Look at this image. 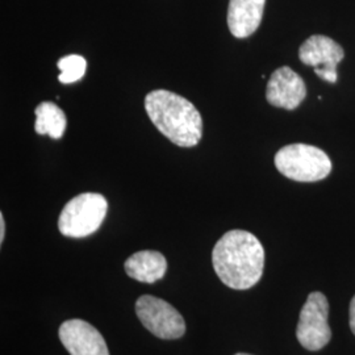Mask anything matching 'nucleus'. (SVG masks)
Returning <instances> with one entry per match:
<instances>
[{
	"label": "nucleus",
	"instance_id": "obj_8",
	"mask_svg": "<svg viewBox=\"0 0 355 355\" xmlns=\"http://www.w3.org/2000/svg\"><path fill=\"white\" fill-rule=\"evenodd\" d=\"M58 336L70 355H110L101 331L83 320L64 321Z\"/></svg>",
	"mask_w": 355,
	"mask_h": 355
},
{
	"label": "nucleus",
	"instance_id": "obj_7",
	"mask_svg": "<svg viewBox=\"0 0 355 355\" xmlns=\"http://www.w3.org/2000/svg\"><path fill=\"white\" fill-rule=\"evenodd\" d=\"M300 61L306 66H312L315 73L321 79L336 83L337 82V64L345 57V51L334 40L315 35L305 40L299 49Z\"/></svg>",
	"mask_w": 355,
	"mask_h": 355
},
{
	"label": "nucleus",
	"instance_id": "obj_13",
	"mask_svg": "<svg viewBox=\"0 0 355 355\" xmlns=\"http://www.w3.org/2000/svg\"><path fill=\"white\" fill-rule=\"evenodd\" d=\"M58 69L61 70V74L58 76L60 82L64 85L74 83L76 80L82 79L86 74L87 62L82 55H66L58 61Z\"/></svg>",
	"mask_w": 355,
	"mask_h": 355
},
{
	"label": "nucleus",
	"instance_id": "obj_2",
	"mask_svg": "<svg viewBox=\"0 0 355 355\" xmlns=\"http://www.w3.org/2000/svg\"><path fill=\"white\" fill-rule=\"evenodd\" d=\"M145 110L155 128L178 146H196L203 136V120L186 98L167 89L146 95Z\"/></svg>",
	"mask_w": 355,
	"mask_h": 355
},
{
	"label": "nucleus",
	"instance_id": "obj_15",
	"mask_svg": "<svg viewBox=\"0 0 355 355\" xmlns=\"http://www.w3.org/2000/svg\"><path fill=\"white\" fill-rule=\"evenodd\" d=\"M4 234H6V223H4V216L0 214V243L4 241Z\"/></svg>",
	"mask_w": 355,
	"mask_h": 355
},
{
	"label": "nucleus",
	"instance_id": "obj_16",
	"mask_svg": "<svg viewBox=\"0 0 355 355\" xmlns=\"http://www.w3.org/2000/svg\"><path fill=\"white\" fill-rule=\"evenodd\" d=\"M236 355H250V354H243V353H239V354H236Z\"/></svg>",
	"mask_w": 355,
	"mask_h": 355
},
{
	"label": "nucleus",
	"instance_id": "obj_11",
	"mask_svg": "<svg viewBox=\"0 0 355 355\" xmlns=\"http://www.w3.org/2000/svg\"><path fill=\"white\" fill-rule=\"evenodd\" d=\"M124 267L132 279L141 283H155L165 277L167 262L158 252L142 250L129 257Z\"/></svg>",
	"mask_w": 355,
	"mask_h": 355
},
{
	"label": "nucleus",
	"instance_id": "obj_4",
	"mask_svg": "<svg viewBox=\"0 0 355 355\" xmlns=\"http://www.w3.org/2000/svg\"><path fill=\"white\" fill-rule=\"evenodd\" d=\"M107 211L108 203L101 193H80L64 205L58 218V229L66 237H87L101 228Z\"/></svg>",
	"mask_w": 355,
	"mask_h": 355
},
{
	"label": "nucleus",
	"instance_id": "obj_1",
	"mask_svg": "<svg viewBox=\"0 0 355 355\" xmlns=\"http://www.w3.org/2000/svg\"><path fill=\"white\" fill-rule=\"evenodd\" d=\"M212 263L217 277L233 290H249L263 274L265 250L259 240L246 230L225 233L215 245Z\"/></svg>",
	"mask_w": 355,
	"mask_h": 355
},
{
	"label": "nucleus",
	"instance_id": "obj_12",
	"mask_svg": "<svg viewBox=\"0 0 355 355\" xmlns=\"http://www.w3.org/2000/svg\"><path fill=\"white\" fill-rule=\"evenodd\" d=\"M35 129L38 135H48L53 140H60L64 136L67 119L64 111L54 103L42 102L36 108Z\"/></svg>",
	"mask_w": 355,
	"mask_h": 355
},
{
	"label": "nucleus",
	"instance_id": "obj_9",
	"mask_svg": "<svg viewBox=\"0 0 355 355\" xmlns=\"http://www.w3.org/2000/svg\"><path fill=\"white\" fill-rule=\"evenodd\" d=\"M305 96L306 87L304 80L291 67H279L270 76L267 83L266 99L271 105L292 111L302 104Z\"/></svg>",
	"mask_w": 355,
	"mask_h": 355
},
{
	"label": "nucleus",
	"instance_id": "obj_14",
	"mask_svg": "<svg viewBox=\"0 0 355 355\" xmlns=\"http://www.w3.org/2000/svg\"><path fill=\"white\" fill-rule=\"evenodd\" d=\"M350 328L355 334V296L350 303Z\"/></svg>",
	"mask_w": 355,
	"mask_h": 355
},
{
	"label": "nucleus",
	"instance_id": "obj_10",
	"mask_svg": "<svg viewBox=\"0 0 355 355\" xmlns=\"http://www.w3.org/2000/svg\"><path fill=\"white\" fill-rule=\"evenodd\" d=\"M266 0H229L228 26L237 38L252 36L262 21Z\"/></svg>",
	"mask_w": 355,
	"mask_h": 355
},
{
	"label": "nucleus",
	"instance_id": "obj_6",
	"mask_svg": "<svg viewBox=\"0 0 355 355\" xmlns=\"http://www.w3.org/2000/svg\"><path fill=\"white\" fill-rule=\"evenodd\" d=\"M136 313L142 325L162 340H177L186 333L182 315L165 300L144 295L136 303Z\"/></svg>",
	"mask_w": 355,
	"mask_h": 355
},
{
	"label": "nucleus",
	"instance_id": "obj_3",
	"mask_svg": "<svg viewBox=\"0 0 355 355\" xmlns=\"http://www.w3.org/2000/svg\"><path fill=\"white\" fill-rule=\"evenodd\" d=\"M275 166L284 177L304 183L322 180L331 171L328 154L306 144H292L282 148L275 155Z\"/></svg>",
	"mask_w": 355,
	"mask_h": 355
},
{
	"label": "nucleus",
	"instance_id": "obj_5",
	"mask_svg": "<svg viewBox=\"0 0 355 355\" xmlns=\"http://www.w3.org/2000/svg\"><path fill=\"white\" fill-rule=\"evenodd\" d=\"M329 303L324 293H309L300 312L296 337L306 350L318 352L325 347L331 338V330L328 324Z\"/></svg>",
	"mask_w": 355,
	"mask_h": 355
}]
</instances>
